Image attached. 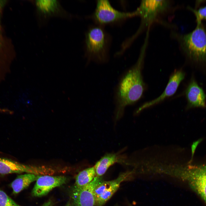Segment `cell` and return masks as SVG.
<instances>
[{"label":"cell","mask_w":206,"mask_h":206,"mask_svg":"<svg viewBox=\"0 0 206 206\" xmlns=\"http://www.w3.org/2000/svg\"><path fill=\"white\" fill-rule=\"evenodd\" d=\"M130 173L122 174L116 179L103 181L96 187L94 191L95 206H102L108 200L119 188L120 183L130 176Z\"/></svg>","instance_id":"cell-7"},{"label":"cell","mask_w":206,"mask_h":206,"mask_svg":"<svg viewBox=\"0 0 206 206\" xmlns=\"http://www.w3.org/2000/svg\"><path fill=\"white\" fill-rule=\"evenodd\" d=\"M67 180L66 177L63 176L40 175L32 189V195L36 197L45 195L54 188L65 183Z\"/></svg>","instance_id":"cell-9"},{"label":"cell","mask_w":206,"mask_h":206,"mask_svg":"<svg viewBox=\"0 0 206 206\" xmlns=\"http://www.w3.org/2000/svg\"><path fill=\"white\" fill-rule=\"evenodd\" d=\"M45 172L44 167L28 166L9 159L0 157V174L1 175L25 172L42 175H44Z\"/></svg>","instance_id":"cell-11"},{"label":"cell","mask_w":206,"mask_h":206,"mask_svg":"<svg viewBox=\"0 0 206 206\" xmlns=\"http://www.w3.org/2000/svg\"><path fill=\"white\" fill-rule=\"evenodd\" d=\"M39 175L27 173L17 176L11 184L13 193L17 194L27 187L33 182L36 181Z\"/></svg>","instance_id":"cell-15"},{"label":"cell","mask_w":206,"mask_h":206,"mask_svg":"<svg viewBox=\"0 0 206 206\" xmlns=\"http://www.w3.org/2000/svg\"><path fill=\"white\" fill-rule=\"evenodd\" d=\"M110 41V35L103 26H90L85 35V56L87 60L98 63L107 62Z\"/></svg>","instance_id":"cell-2"},{"label":"cell","mask_w":206,"mask_h":206,"mask_svg":"<svg viewBox=\"0 0 206 206\" xmlns=\"http://www.w3.org/2000/svg\"><path fill=\"white\" fill-rule=\"evenodd\" d=\"M130 206H132V205H130Z\"/></svg>","instance_id":"cell-24"},{"label":"cell","mask_w":206,"mask_h":206,"mask_svg":"<svg viewBox=\"0 0 206 206\" xmlns=\"http://www.w3.org/2000/svg\"><path fill=\"white\" fill-rule=\"evenodd\" d=\"M43 206H50L48 204H47L46 205H45Z\"/></svg>","instance_id":"cell-22"},{"label":"cell","mask_w":206,"mask_h":206,"mask_svg":"<svg viewBox=\"0 0 206 206\" xmlns=\"http://www.w3.org/2000/svg\"><path fill=\"white\" fill-rule=\"evenodd\" d=\"M185 74L181 70L175 71L170 77L165 89L159 97L145 103L140 106L136 111L139 112L146 108L159 103L166 98L173 95L176 92L181 82L184 79Z\"/></svg>","instance_id":"cell-10"},{"label":"cell","mask_w":206,"mask_h":206,"mask_svg":"<svg viewBox=\"0 0 206 206\" xmlns=\"http://www.w3.org/2000/svg\"><path fill=\"white\" fill-rule=\"evenodd\" d=\"M102 181L101 177L96 176L90 183L86 185L80 187L74 186L72 192L74 206H95L94 190L97 186Z\"/></svg>","instance_id":"cell-8"},{"label":"cell","mask_w":206,"mask_h":206,"mask_svg":"<svg viewBox=\"0 0 206 206\" xmlns=\"http://www.w3.org/2000/svg\"><path fill=\"white\" fill-rule=\"evenodd\" d=\"M35 3L39 15L44 17L60 15L64 12L59 3L56 1L38 0Z\"/></svg>","instance_id":"cell-13"},{"label":"cell","mask_w":206,"mask_h":206,"mask_svg":"<svg viewBox=\"0 0 206 206\" xmlns=\"http://www.w3.org/2000/svg\"><path fill=\"white\" fill-rule=\"evenodd\" d=\"M0 206H19L4 192L0 190Z\"/></svg>","instance_id":"cell-18"},{"label":"cell","mask_w":206,"mask_h":206,"mask_svg":"<svg viewBox=\"0 0 206 206\" xmlns=\"http://www.w3.org/2000/svg\"><path fill=\"white\" fill-rule=\"evenodd\" d=\"M6 0H0V13L2 7L6 3Z\"/></svg>","instance_id":"cell-20"},{"label":"cell","mask_w":206,"mask_h":206,"mask_svg":"<svg viewBox=\"0 0 206 206\" xmlns=\"http://www.w3.org/2000/svg\"><path fill=\"white\" fill-rule=\"evenodd\" d=\"M0 46H1V43H0Z\"/></svg>","instance_id":"cell-23"},{"label":"cell","mask_w":206,"mask_h":206,"mask_svg":"<svg viewBox=\"0 0 206 206\" xmlns=\"http://www.w3.org/2000/svg\"><path fill=\"white\" fill-rule=\"evenodd\" d=\"M203 140V138H200L194 142L192 144L191 146V157L189 162V164L191 163L192 161L193 157L197 147Z\"/></svg>","instance_id":"cell-19"},{"label":"cell","mask_w":206,"mask_h":206,"mask_svg":"<svg viewBox=\"0 0 206 206\" xmlns=\"http://www.w3.org/2000/svg\"><path fill=\"white\" fill-rule=\"evenodd\" d=\"M177 37L181 49L187 59L196 64H206V27L202 22L197 24L192 32Z\"/></svg>","instance_id":"cell-3"},{"label":"cell","mask_w":206,"mask_h":206,"mask_svg":"<svg viewBox=\"0 0 206 206\" xmlns=\"http://www.w3.org/2000/svg\"><path fill=\"white\" fill-rule=\"evenodd\" d=\"M65 206H71V204L69 203H68Z\"/></svg>","instance_id":"cell-21"},{"label":"cell","mask_w":206,"mask_h":206,"mask_svg":"<svg viewBox=\"0 0 206 206\" xmlns=\"http://www.w3.org/2000/svg\"><path fill=\"white\" fill-rule=\"evenodd\" d=\"M96 175L94 167L86 169L80 172L76 177L74 186L82 187L90 183Z\"/></svg>","instance_id":"cell-16"},{"label":"cell","mask_w":206,"mask_h":206,"mask_svg":"<svg viewBox=\"0 0 206 206\" xmlns=\"http://www.w3.org/2000/svg\"><path fill=\"white\" fill-rule=\"evenodd\" d=\"M119 156L115 153L106 154L98 161L94 167L96 176L100 177L106 172L111 166L117 162H120Z\"/></svg>","instance_id":"cell-14"},{"label":"cell","mask_w":206,"mask_h":206,"mask_svg":"<svg viewBox=\"0 0 206 206\" xmlns=\"http://www.w3.org/2000/svg\"><path fill=\"white\" fill-rule=\"evenodd\" d=\"M144 43L137 62L122 77L118 84L116 96L115 119H119L127 106L132 104L141 97L145 88L142 75L145 52Z\"/></svg>","instance_id":"cell-1"},{"label":"cell","mask_w":206,"mask_h":206,"mask_svg":"<svg viewBox=\"0 0 206 206\" xmlns=\"http://www.w3.org/2000/svg\"><path fill=\"white\" fill-rule=\"evenodd\" d=\"M169 5L167 0L142 1L136 11L137 15L141 17L142 25H150L156 20L159 14L167 9Z\"/></svg>","instance_id":"cell-6"},{"label":"cell","mask_w":206,"mask_h":206,"mask_svg":"<svg viewBox=\"0 0 206 206\" xmlns=\"http://www.w3.org/2000/svg\"><path fill=\"white\" fill-rule=\"evenodd\" d=\"M181 174V178L206 203V164L189 165Z\"/></svg>","instance_id":"cell-5"},{"label":"cell","mask_w":206,"mask_h":206,"mask_svg":"<svg viewBox=\"0 0 206 206\" xmlns=\"http://www.w3.org/2000/svg\"><path fill=\"white\" fill-rule=\"evenodd\" d=\"M188 8L194 14L197 24L202 23L203 21H206V5L201 7H197L195 9H193L190 7H188Z\"/></svg>","instance_id":"cell-17"},{"label":"cell","mask_w":206,"mask_h":206,"mask_svg":"<svg viewBox=\"0 0 206 206\" xmlns=\"http://www.w3.org/2000/svg\"><path fill=\"white\" fill-rule=\"evenodd\" d=\"M185 94L187 101V109L206 107L205 95L193 78L186 88Z\"/></svg>","instance_id":"cell-12"},{"label":"cell","mask_w":206,"mask_h":206,"mask_svg":"<svg viewBox=\"0 0 206 206\" xmlns=\"http://www.w3.org/2000/svg\"><path fill=\"white\" fill-rule=\"evenodd\" d=\"M136 15V10L132 12L121 11L114 8L108 0H98L94 11L90 17L95 24L103 27L121 22Z\"/></svg>","instance_id":"cell-4"}]
</instances>
